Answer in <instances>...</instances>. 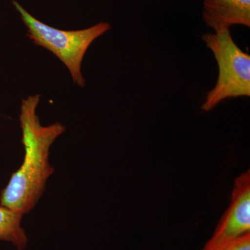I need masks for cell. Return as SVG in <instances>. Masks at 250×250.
Returning a JSON list of instances; mask_svg holds the SVG:
<instances>
[{
  "instance_id": "cell-1",
  "label": "cell",
  "mask_w": 250,
  "mask_h": 250,
  "mask_svg": "<svg viewBox=\"0 0 250 250\" xmlns=\"http://www.w3.org/2000/svg\"><path fill=\"white\" fill-rule=\"evenodd\" d=\"M40 99L41 95L36 94L22 100L19 120L24 160L0 195V205L23 215L34 209L43 195L47 180L54 171L49 160L50 147L65 131L61 123L49 126L41 124L36 113Z\"/></svg>"
},
{
  "instance_id": "cell-2",
  "label": "cell",
  "mask_w": 250,
  "mask_h": 250,
  "mask_svg": "<svg viewBox=\"0 0 250 250\" xmlns=\"http://www.w3.org/2000/svg\"><path fill=\"white\" fill-rule=\"evenodd\" d=\"M13 4L27 27L28 37L35 45L47 49L60 59L68 69L74 83L84 87L82 73L83 57L92 42L107 32L111 24L103 22L80 30H61L41 22L17 1H13Z\"/></svg>"
},
{
  "instance_id": "cell-3",
  "label": "cell",
  "mask_w": 250,
  "mask_h": 250,
  "mask_svg": "<svg viewBox=\"0 0 250 250\" xmlns=\"http://www.w3.org/2000/svg\"><path fill=\"white\" fill-rule=\"evenodd\" d=\"M202 39L213 52L219 70L216 85L207 93L202 109L210 111L228 98L250 97V54L236 45L229 30L207 33Z\"/></svg>"
},
{
  "instance_id": "cell-4",
  "label": "cell",
  "mask_w": 250,
  "mask_h": 250,
  "mask_svg": "<svg viewBox=\"0 0 250 250\" xmlns=\"http://www.w3.org/2000/svg\"><path fill=\"white\" fill-rule=\"evenodd\" d=\"M250 232V171L235 179L231 203L202 250H219Z\"/></svg>"
},
{
  "instance_id": "cell-5",
  "label": "cell",
  "mask_w": 250,
  "mask_h": 250,
  "mask_svg": "<svg viewBox=\"0 0 250 250\" xmlns=\"http://www.w3.org/2000/svg\"><path fill=\"white\" fill-rule=\"evenodd\" d=\"M202 17L215 33L236 24L250 27V0H203Z\"/></svg>"
},
{
  "instance_id": "cell-6",
  "label": "cell",
  "mask_w": 250,
  "mask_h": 250,
  "mask_svg": "<svg viewBox=\"0 0 250 250\" xmlns=\"http://www.w3.org/2000/svg\"><path fill=\"white\" fill-rule=\"evenodd\" d=\"M24 215L0 205V241L9 242L17 250L27 246V235L21 225Z\"/></svg>"
},
{
  "instance_id": "cell-7",
  "label": "cell",
  "mask_w": 250,
  "mask_h": 250,
  "mask_svg": "<svg viewBox=\"0 0 250 250\" xmlns=\"http://www.w3.org/2000/svg\"><path fill=\"white\" fill-rule=\"evenodd\" d=\"M219 250H250V232L233 240Z\"/></svg>"
}]
</instances>
